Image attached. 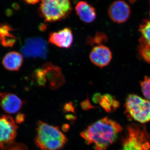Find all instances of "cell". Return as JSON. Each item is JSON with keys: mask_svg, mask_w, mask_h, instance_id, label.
<instances>
[{"mask_svg": "<svg viewBox=\"0 0 150 150\" xmlns=\"http://www.w3.org/2000/svg\"><path fill=\"white\" fill-rule=\"evenodd\" d=\"M9 150H28L27 147L24 145L20 144L16 147L11 149Z\"/></svg>", "mask_w": 150, "mask_h": 150, "instance_id": "cell-27", "label": "cell"}, {"mask_svg": "<svg viewBox=\"0 0 150 150\" xmlns=\"http://www.w3.org/2000/svg\"><path fill=\"white\" fill-rule=\"evenodd\" d=\"M112 58V53L110 49L104 45L94 46L90 55L92 63L100 68L107 66Z\"/></svg>", "mask_w": 150, "mask_h": 150, "instance_id": "cell-11", "label": "cell"}, {"mask_svg": "<svg viewBox=\"0 0 150 150\" xmlns=\"http://www.w3.org/2000/svg\"><path fill=\"white\" fill-rule=\"evenodd\" d=\"M102 95L100 93H95L92 97V101H93L94 103H96V104L99 103L101 98H102Z\"/></svg>", "mask_w": 150, "mask_h": 150, "instance_id": "cell-24", "label": "cell"}, {"mask_svg": "<svg viewBox=\"0 0 150 150\" xmlns=\"http://www.w3.org/2000/svg\"><path fill=\"white\" fill-rule=\"evenodd\" d=\"M65 118L68 121H76L77 119L76 116L71 114H68L65 115Z\"/></svg>", "mask_w": 150, "mask_h": 150, "instance_id": "cell-25", "label": "cell"}, {"mask_svg": "<svg viewBox=\"0 0 150 150\" xmlns=\"http://www.w3.org/2000/svg\"><path fill=\"white\" fill-rule=\"evenodd\" d=\"M41 68L45 73L47 83L51 89L56 90L64 85L65 77L59 67L51 63H46Z\"/></svg>", "mask_w": 150, "mask_h": 150, "instance_id": "cell-8", "label": "cell"}, {"mask_svg": "<svg viewBox=\"0 0 150 150\" xmlns=\"http://www.w3.org/2000/svg\"><path fill=\"white\" fill-rule=\"evenodd\" d=\"M139 31L142 34L139 42L150 45V19H147L142 21L139 28Z\"/></svg>", "mask_w": 150, "mask_h": 150, "instance_id": "cell-16", "label": "cell"}, {"mask_svg": "<svg viewBox=\"0 0 150 150\" xmlns=\"http://www.w3.org/2000/svg\"><path fill=\"white\" fill-rule=\"evenodd\" d=\"M12 31L8 25L0 24V42L4 47H12L16 43L17 38Z\"/></svg>", "mask_w": 150, "mask_h": 150, "instance_id": "cell-15", "label": "cell"}, {"mask_svg": "<svg viewBox=\"0 0 150 150\" xmlns=\"http://www.w3.org/2000/svg\"><path fill=\"white\" fill-rule=\"evenodd\" d=\"M18 126L8 115L0 116V149L4 150L14 144Z\"/></svg>", "mask_w": 150, "mask_h": 150, "instance_id": "cell-7", "label": "cell"}, {"mask_svg": "<svg viewBox=\"0 0 150 150\" xmlns=\"http://www.w3.org/2000/svg\"><path fill=\"white\" fill-rule=\"evenodd\" d=\"M64 110L65 112L75 113V109L74 104L72 102L67 103L64 106Z\"/></svg>", "mask_w": 150, "mask_h": 150, "instance_id": "cell-23", "label": "cell"}, {"mask_svg": "<svg viewBox=\"0 0 150 150\" xmlns=\"http://www.w3.org/2000/svg\"><path fill=\"white\" fill-rule=\"evenodd\" d=\"M75 11L81 20L85 23H91L96 18V9L87 2H79L75 7Z\"/></svg>", "mask_w": 150, "mask_h": 150, "instance_id": "cell-13", "label": "cell"}, {"mask_svg": "<svg viewBox=\"0 0 150 150\" xmlns=\"http://www.w3.org/2000/svg\"><path fill=\"white\" fill-rule=\"evenodd\" d=\"M72 10L71 0H41L39 13L46 22L64 19Z\"/></svg>", "mask_w": 150, "mask_h": 150, "instance_id": "cell-3", "label": "cell"}, {"mask_svg": "<svg viewBox=\"0 0 150 150\" xmlns=\"http://www.w3.org/2000/svg\"><path fill=\"white\" fill-rule=\"evenodd\" d=\"M115 98L109 94H105L102 96V98L99 103L101 107L107 112H110L112 111V103Z\"/></svg>", "mask_w": 150, "mask_h": 150, "instance_id": "cell-18", "label": "cell"}, {"mask_svg": "<svg viewBox=\"0 0 150 150\" xmlns=\"http://www.w3.org/2000/svg\"><path fill=\"white\" fill-rule=\"evenodd\" d=\"M122 130L120 124L105 117L89 126L80 135L87 144L94 145L95 150H107Z\"/></svg>", "mask_w": 150, "mask_h": 150, "instance_id": "cell-1", "label": "cell"}, {"mask_svg": "<svg viewBox=\"0 0 150 150\" xmlns=\"http://www.w3.org/2000/svg\"><path fill=\"white\" fill-rule=\"evenodd\" d=\"M109 17L114 22L121 23L127 21L131 13L129 5L123 1H116L110 5L108 9Z\"/></svg>", "mask_w": 150, "mask_h": 150, "instance_id": "cell-9", "label": "cell"}, {"mask_svg": "<svg viewBox=\"0 0 150 150\" xmlns=\"http://www.w3.org/2000/svg\"><path fill=\"white\" fill-rule=\"evenodd\" d=\"M24 116L23 114H20L17 115L16 118V122L18 123H21L23 122L24 120Z\"/></svg>", "mask_w": 150, "mask_h": 150, "instance_id": "cell-28", "label": "cell"}, {"mask_svg": "<svg viewBox=\"0 0 150 150\" xmlns=\"http://www.w3.org/2000/svg\"><path fill=\"white\" fill-rule=\"evenodd\" d=\"M70 126L69 124H67V123H65V124H64L62 125V130L64 132H68V131L70 130Z\"/></svg>", "mask_w": 150, "mask_h": 150, "instance_id": "cell-29", "label": "cell"}, {"mask_svg": "<svg viewBox=\"0 0 150 150\" xmlns=\"http://www.w3.org/2000/svg\"><path fill=\"white\" fill-rule=\"evenodd\" d=\"M138 52L140 56L144 60L150 64V45L144 42H139Z\"/></svg>", "mask_w": 150, "mask_h": 150, "instance_id": "cell-20", "label": "cell"}, {"mask_svg": "<svg viewBox=\"0 0 150 150\" xmlns=\"http://www.w3.org/2000/svg\"><path fill=\"white\" fill-rule=\"evenodd\" d=\"M122 150H150V138L144 126L131 125L123 141Z\"/></svg>", "mask_w": 150, "mask_h": 150, "instance_id": "cell-5", "label": "cell"}, {"mask_svg": "<svg viewBox=\"0 0 150 150\" xmlns=\"http://www.w3.org/2000/svg\"><path fill=\"white\" fill-rule=\"evenodd\" d=\"M140 85L144 96L150 101V77L145 76L144 80L140 82Z\"/></svg>", "mask_w": 150, "mask_h": 150, "instance_id": "cell-21", "label": "cell"}, {"mask_svg": "<svg viewBox=\"0 0 150 150\" xmlns=\"http://www.w3.org/2000/svg\"><path fill=\"white\" fill-rule=\"evenodd\" d=\"M33 77L38 85L40 87L46 86L47 84V80L42 68H38L35 70L33 72Z\"/></svg>", "mask_w": 150, "mask_h": 150, "instance_id": "cell-19", "label": "cell"}, {"mask_svg": "<svg viewBox=\"0 0 150 150\" xmlns=\"http://www.w3.org/2000/svg\"><path fill=\"white\" fill-rule=\"evenodd\" d=\"M23 104V101L16 95L0 92V105L7 113L14 114L18 112Z\"/></svg>", "mask_w": 150, "mask_h": 150, "instance_id": "cell-10", "label": "cell"}, {"mask_svg": "<svg viewBox=\"0 0 150 150\" xmlns=\"http://www.w3.org/2000/svg\"><path fill=\"white\" fill-rule=\"evenodd\" d=\"M129 1H130V3H134L135 2V1H136V0H129Z\"/></svg>", "mask_w": 150, "mask_h": 150, "instance_id": "cell-32", "label": "cell"}, {"mask_svg": "<svg viewBox=\"0 0 150 150\" xmlns=\"http://www.w3.org/2000/svg\"><path fill=\"white\" fill-rule=\"evenodd\" d=\"M74 41L72 31L69 28H65L57 32H51L48 37V42L60 48H70Z\"/></svg>", "mask_w": 150, "mask_h": 150, "instance_id": "cell-12", "label": "cell"}, {"mask_svg": "<svg viewBox=\"0 0 150 150\" xmlns=\"http://www.w3.org/2000/svg\"><path fill=\"white\" fill-rule=\"evenodd\" d=\"M35 144L41 150H60L67 144V139L58 126L38 121Z\"/></svg>", "mask_w": 150, "mask_h": 150, "instance_id": "cell-2", "label": "cell"}, {"mask_svg": "<svg viewBox=\"0 0 150 150\" xmlns=\"http://www.w3.org/2000/svg\"><path fill=\"white\" fill-rule=\"evenodd\" d=\"M47 42L42 38H28L21 48L23 56L28 58L46 59L48 54Z\"/></svg>", "mask_w": 150, "mask_h": 150, "instance_id": "cell-6", "label": "cell"}, {"mask_svg": "<svg viewBox=\"0 0 150 150\" xmlns=\"http://www.w3.org/2000/svg\"><path fill=\"white\" fill-rule=\"evenodd\" d=\"M125 113L139 123L150 121V101L135 94H129L125 102Z\"/></svg>", "mask_w": 150, "mask_h": 150, "instance_id": "cell-4", "label": "cell"}, {"mask_svg": "<svg viewBox=\"0 0 150 150\" xmlns=\"http://www.w3.org/2000/svg\"><path fill=\"white\" fill-rule=\"evenodd\" d=\"M108 38L107 35L103 32H97L93 37L88 36L87 38L86 43L87 45L91 46H99L103 45V43H107Z\"/></svg>", "mask_w": 150, "mask_h": 150, "instance_id": "cell-17", "label": "cell"}, {"mask_svg": "<svg viewBox=\"0 0 150 150\" xmlns=\"http://www.w3.org/2000/svg\"><path fill=\"white\" fill-rule=\"evenodd\" d=\"M119 106H120V103L115 98L112 103V111L117 110V108H118Z\"/></svg>", "mask_w": 150, "mask_h": 150, "instance_id": "cell-26", "label": "cell"}, {"mask_svg": "<svg viewBox=\"0 0 150 150\" xmlns=\"http://www.w3.org/2000/svg\"><path fill=\"white\" fill-rule=\"evenodd\" d=\"M23 62V56L21 54L16 51H11L4 57L2 64L6 70L17 71L20 69Z\"/></svg>", "mask_w": 150, "mask_h": 150, "instance_id": "cell-14", "label": "cell"}, {"mask_svg": "<svg viewBox=\"0 0 150 150\" xmlns=\"http://www.w3.org/2000/svg\"><path fill=\"white\" fill-rule=\"evenodd\" d=\"M40 0H25L26 3L29 4H35L39 2Z\"/></svg>", "mask_w": 150, "mask_h": 150, "instance_id": "cell-30", "label": "cell"}, {"mask_svg": "<svg viewBox=\"0 0 150 150\" xmlns=\"http://www.w3.org/2000/svg\"><path fill=\"white\" fill-rule=\"evenodd\" d=\"M39 28H40V30L43 31L46 29V25L44 24H40L39 26Z\"/></svg>", "mask_w": 150, "mask_h": 150, "instance_id": "cell-31", "label": "cell"}, {"mask_svg": "<svg viewBox=\"0 0 150 150\" xmlns=\"http://www.w3.org/2000/svg\"><path fill=\"white\" fill-rule=\"evenodd\" d=\"M81 106L83 110H88L97 108L91 104L88 99V96H87V97L85 100L81 102Z\"/></svg>", "mask_w": 150, "mask_h": 150, "instance_id": "cell-22", "label": "cell"}, {"mask_svg": "<svg viewBox=\"0 0 150 150\" xmlns=\"http://www.w3.org/2000/svg\"></svg>", "mask_w": 150, "mask_h": 150, "instance_id": "cell-33", "label": "cell"}]
</instances>
